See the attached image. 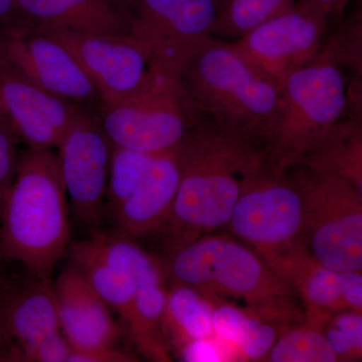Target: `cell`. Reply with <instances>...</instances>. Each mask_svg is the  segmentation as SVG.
Here are the masks:
<instances>
[{
  "mask_svg": "<svg viewBox=\"0 0 362 362\" xmlns=\"http://www.w3.org/2000/svg\"><path fill=\"white\" fill-rule=\"evenodd\" d=\"M176 152L180 185L164 226L171 251L228 225L245 183L268 166L263 149L202 114Z\"/></svg>",
  "mask_w": 362,
  "mask_h": 362,
  "instance_id": "cell-1",
  "label": "cell"
},
{
  "mask_svg": "<svg viewBox=\"0 0 362 362\" xmlns=\"http://www.w3.org/2000/svg\"><path fill=\"white\" fill-rule=\"evenodd\" d=\"M267 358L271 362L338 361L324 337L323 328L307 320L283 333Z\"/></svg>",
  "mask_w": 362,
  "mask_h": 362,
  "instance_id": "cell-24",
  "label": "cell"
},
{
  "mask_svg": "<svg viewBox=\"0 0 362 362\" xmlns=\"http://www.w3.org/2000/svg\"><path fill=\"white\" fill-rule=\"evenodd\" d=\"M340 295L347 310L361 313V271L337 272Z\"/></svg>",
  "mask_w": 362,
  "mask_h": 362,
  "instance_id": "cell-31",
  "label": "cell"
},
{
  "mask_svg": "<svg viewBox=\"0 0 362 362\" xmlns=\"http://www.w3.org/2000/svg\"><path fill=\"white\" fill-rule=\"evenodd\" d=\"M21 26L37 30L131 35L126 0H16Z\"/></svg>",
  "mask_w": 362,
  "mask_h": 362,
  "instance_id": "cell-16",
  "label": "cell"
},
{
  "mask_svg": "<svg viewBox=\"0 0 362 362\" xmlns=\"http://www.w3.org/2000/svg\"><path fill=\"white\" fill-rule=\"evenodd\" d=\"M130 33L156 61L180 70L197 45L213 35L223 0H126Z\"/></svg>",
  "mask_w": 362,
  "mask_h": 362,
  "instance_id": "cell-11",
  "label": "cell"
},
{
  "mask_svg": "<svg viewBox=\"0 0 362 362\" xmlns=\"http://www.w3.org/2000/svg\"><path fill=\"white\" fill-rule=\"evenodd\" d=\"M112 144L96 114L87 112L62 137L58 159L66 197L81 223L97 226L103 213Z\"/></svg>",
  "mask_w": 362,
  "mask_h": 362,
  "instance_id": "cell-13",
  "label": "cell"
},
{
  "mask_svg": "<svg viewBox=\"0 0 362 362\" xmlns=\"http://www.w3.org/2000/svg\"><path fill=\"white\" fill-rule=\"evenodd\" d=\"M334 49L338 62L343 68H349L356 77L362 75V18L357 11L338 32L328 39Z\"/></svg>",
  "mask_w": 362,
  "mask_h": 362,
  "instance_id": "cell-27",
  "label": "cell"
},
{
  "mask_svg": "<svg viewBox=\"0 0 362 362\" xmlns=\"http://www.w3.org/2000/svg\"><path fill=\"white\" fill-rule=\"evenodd\" d=\"M90 240L105 263L132 281L136 290L142 286L164 284V266L125 233H97Z\"/></svg>",
  "mask_w": 362,
  "mask_h": 362,
  "instance_id": "cell-23",
  "label": "cell"
},
{
  "mask_svg": "<svg viewBox=\"0 0 362 362\" xmlns=\"http://www.w3.org/2000/svg\"><path fill=\"white\" fill-rule=\"evenodd\" d=\"M96 115L112 146L156 153L177 149L199 113L178 71L157 62L144 87L122 101L100 105Z\"/></svg>",
  "mask_w": 362,
  "mask_h": 362,
  "instance_id": "cell-6",
  "label": "cell"
},
{
  "mask_svg": "<svg viewBox=\"0 0 362 362\" xmlns=\"http://www.w3.org/2000/svg\"><path fill=\"white\" fill-rule=\"evenodd\" d=\"M249 311L235 305L223 302L214 305L213 314L214 333L223 341L237 346L249 323Z\"/></svg>",
  "mask_w": 362,
  "mask_h": 362,
  "instance_id": "cell-28",
  "label": "cell"
},
{
  "mask_svg": "<svg viewBox=\"0 0 362 362\" xmlns=\"http://www.w3.org/2000/svg\"><path fill=\"white\" fill-rule=\"evenodd\" d=\"M70 343L62 331L18 349V362H68Z\"/></svg>",
  "mask_w": 362,
  "mask_h": 362,
  "instance_id": "cell-29",
  "label": "cell"
},
{
  "mask_svg": "<svg viewBox=\"0 0 362 362\" xmlns=\"http://www.w3.org/2000/svg\"><path fill=\"white\" fill-rule=\"evenodd\" d=\"M164 270L175 284L194 288L211 301L259 307L296 295L252 247L226 237L204 235L173 250Z\"/></svg>",
  "mask_w": 362,
  "mask_h": 362,
  "instance_id": "cell-5",
  "label": "cell"
},
{
  "mask_svg": "<svg viewBox=\"0 0 362 362\" xmlns=\"http://www.w3.org/2000/svg\"><path fill=\"white\" fill-rule=\"evenodd\" d=\"M40 32L52 35L71 52L96 89L101 104L132 96L148 82L157 64L151 49L132 35Z\"/></svg>",
  "mask_w": 362,
  "mask_h": 362,
  "instance_id": "cell-10",
  "label": "cell"
},
{
  "mask_svg": "<svg viewBox=\"0 0 362 362\" xmlns=\"http://www.w3.org/2000/svg\"><path fill=\"white\" fill-rule=\"evenodd\" d=\"M291 170L301 188L305 249L331 271H361V192L337 175L303 165Z\"/></svg>",
  "mask_w": 362,
  "mask_h": 362,
  "instance_id": "cell-7",
  "label": "cell"
},
{
  "mask_svg": "<svg viewBox=\"0 0 362 362\" xmlns=\"http://www.w3.org/2000/svg\"><path fill=\"white\" fill-rule=\"evenodd\" d=\"M0 57L54 96L88 110L99 109L101 102L90 78L71 52L52 35L26 26L0 28Z\"/></svg>",
  "mask_w": 362,
  "mask_h": 362,
  "instance_id": "cell-12",
  "label": "cell"
},
{
  "mask_svg": "<svg viewBox=\"0 0 362 362\" xmlns=\"http://www.w3.org/2000/svg\"><path fill=\"white\" fill-rule=\"evenodd\" d=\"M259 257L300 295L306 309V320L321 325L332 314L349 311L340 295L337 272L319 263L303 243Z\"/></svg>",
  "mask_w": 362,
  "mask_h": 362,
  "instance_id": "cell-19",
  "label": "cell"
},
{
  "mask_svg": "<svg viewBox=\"0 0 362 362\" xmlns=\"http://www.w3.org/2000/svg\"><path fill=\"white\" fill-rule=\"evenodd\" d=\"M59 327L71 349L115 346L120 331L110 307L73 264L52 284Z\"/></svg>",
  "mask_w": 362,
  "mask_h": 362,
  "instance_id": "cell-15",
  "label": "cell"
},
{
  "mask_svg": "<svg viewBox=\"0 0 362 362\" xmlns=\"http://www.w3.org/2000/svg\"><path fill=\"white\" fill-rule=\"evenodd\" d=\"M0 104L16 135L37 149L58 147L71 124L90 112L37 87L1 57Z\"/></svg>",
  "mask_w": 362,
  "mask_h": 362,
  "instance_id": "cell-14",
  "label": "cell"
},
{
  "mask_svg": "<svg viewBox=\"0 0 362 362\" xmlns=\"http://www.w3.org/2000/svg\"><path fill=\"white\" fill-rule=\"evenodd\" d=\"M138 361L135 356L115 349V346L99 349L71 350L68 362H133Z\"/></svg>",
  "mask_w": 362,
  "mask_h": 362,
  "instance_id": "cell-33",
  "label": "cell"
},
{
  "mask_svg": "<svg viewBox=\"0 0 362 362\" xmlns=\"http://www.w3.org/2000/svg\"><path fill=\"white\" fill-rule=\"evenodd\" d=\"M30 278L25 284L0 286V333L16 354L61 331L52 281Z\"/></svg>",
  "mask_w": 362,
  "mask_h": 362,
  "instance_id": "cell-18",
  "label": "cell"
},
{
  "mask_svg": "<svg viewBox=\"0 0 362 362\" xmlns=\"http://www.w3.org/2000/svg\"><path fill=\"white\" fill-rule=\"evenodd\" d=\"M68 250L71 264L110 309L116 311L128 329L135 319L136 287L132 281L105 263L90 240L71 242Z\"/></svg>",
  "mask_w": 362,
  "mask_h": 362,
  "instance_id": "cell-21",
  "label": "cell"
},
{
  "mask_svg": "<svg viewBox=\"0 0 362 362\" xmlns=\"http://www.w3.org/2000/svg\"><path fill=\"white\" fill-rule=\"evenodd\" d=\"M0 361L14 362L13 346L6 341L0 333Z\"/></svg>",
  "mask_w": 362,
  "mask_h": 362,
  "instance_id": "cell-36",
  "label": "cell"
},
{
  "mask_svg": "<svg viewBox=\"0 0 362 362\" xmlns=\"http://www.w3.org/2000/svg\"><path fill=\"white\" fill-rule=\"evenodd\" d=\"M213 338V337H211ZM211 338L195 339L185 343L177 349L183 361L218 362L225 361L218 345L211 341Z\"/></svg>",
  "mask_w": 362,
  "mask_h": 362,
  "instance_id": "cell-32",
  "label": "cell"
},
{
  "mask_svg": "<svg viewBox=\"0 0 362 362\" xmlns=\"http://www.w3.org/2000/svg\"><path fill=\"white\" fill-rule=\"evenodd\" d=\"M178 76L197 113L265 151L282 92L252 70L230 42L207 37L188 54Z\"/></svg>",
  "mask_w": 362,
  "mask_h": 362,
  "instance_id": "cell-2",
  "label": "cell"
},
{
  "mask_svg": "<svg viewBox=\"0 0 362 362\" xmlns=\"http://www.w3.org/2000/svg\"><path fill=\"white\" fill-rule=\"evenodd\" d=\"M21 26L16 0H0V28Z\"/></svg>",
  "mask_w": 362,
  "mask_h": 362,
  "instance_id": "cell-35",
  "label": "cell"
},
{
  "mask_svg": "<svg viewBox=\"0 0 362 362\" xmlns=\"http://www.w3.org/2000/svg\"><path fill=\"white\" fill-rule=\"evenodd\" d=\"M350 1L352 0H296V4L329 21L341 16Z\"/></svg>",
  "mask_w": 362,
  "mask_h": 362,
  "instance_id": "cell-34",
  "label": "cell"
},
{
  "mask_svg": "<svg viewBox=\"0 0 362 362\" xmlns=\"http://www.w3.org/2000/svg\"><path fill=\"white\" fill-rule=\"evenodd\" d=\"M157 153L112 147L106 190L112 214L140 187Z\"/></svg>",
  "mask_w": 362,
  "mask_h": 362,
  "instance_id": "cell-25",
  "label": "cell"
},
{
  "mask_svg": "<svg viewBox=\"0 0 362 362\" xmlns=\"http://www.w3.org/2000/svg\"><path fill=\"white\" fill-rule=\"evenodd\" d=\"M0 252L30 277L52 281L70 245L66 194L58 154L28 148L18 158L13 187L0 211Z\"/></svg>",
  "mask_w": 362,
  "mask_h": 362,
  "instance_id": "cell-3",
  "label": "cell"
},
{
  "mask_svg": "<svg viewBox=\"0 0 362 362\" xmlns=\"http://www.w3.org/2000/svg\"><path fill=\"white\" fill-rule=\"evenodd\" d=\"M327 23L323 16L295 4L232 45L252 70L282 90L287 78L321 51Z\"/></svg>",
  "mask_w": 362,
  "mask_h": 362,
  "instance_id": "cell-9",
  "label": "cell"
},
{
  "mask_svg": "<svg viewBox=\"0 0 362 362\" xmlns=\"http://www.w3.org/2000/svg\"><path fill=\"white\" fill-rule=\"evenodd\" d=\"M16 137L18 136L11 125L0 126V211L8 197L18 170Z\"/></svg>",
  "mask_w": 362,
  "mask_h": 362,
  "instance_id": "cell-30",
  "label": "cell"
},
{
  "mask_svg": "<svg viewBox=\"0 0 362 362\" xmlns=\"http://www.w3.org/2000/svg\"><path fill=\"white\" fill-rule=\"evenodd\" d=\"M302 211L296 176L268 165L245 183L226 226L262 256L302 244Z\"/></svg>",
  "mask_w": 362,
  "mask_h": 362,
  "instance_id": "cell-8",
  "label": "cell"
},
{
  "mask_svg": "<svg viewBox=\"0 0 362 362\" xmlns=\"http://www.w3.org/2000/svg\"><path fill=\"white\" fill-rule=\"evenodd\" d=\"M330 40L310 63L294 71L282 90L280 116L265 154L269 168L286 173L299 165L308 150L345 118L349 87Z\"/></svg>",
  "mask_w": 362,
  "mask_h": 362,
  "instance_id": "cell-4",
  "label": "cell"
},
{
  "mask_svg": "<svg viewBox=\"0 0 362 362\" xmlns=\"http://www.w3.org/2000/svg\"><path fill=\"white\" fill-rule=\"evenodd\" d=\"M180 180L176 149L158 152L140 187L113 213L121 232L139 238L163 228L173 211Z\"/></svg>",
  "mask_w": 362,
  "mask_h": 362,
  "instance_id": "cell-17",
  "label": "cell"
},
{
  "mask_svg": "<svg viewBox=\"0 0 362 362\" xmlns=\"http://www.w3.org/2000/svg\"><path fill=\"white\" fill-rule=\"evenodd\" d=\"M214 305L201 292L187 286L176 285L168 292L162 331L176 349L185 343L214 337Z\"/></svg>",
  "mask_w": 362,
  "mask_h": 362,
  "instance_id": "cell-22",
  "label": "cell"
},
{
  "mask_svg": "<svg viewBox=\"0 0 362 362\" xmlns=\"http://www.w3.org/2000/svg\"><path fill=\"white\" fill-rule=\"evenodd\" d=\"M6 125H11V123H9L8 118H7L6 112H4L1 104H0V126Z\"/></svg>",
  "mask_w": 362,
  "mask_h": 362,
  "instance_id": "cell-37",
  "label": "cell"
},
{
  "mask_svg": "<svg viewBox=\"0 0 362 362\" xmlns=\"http://www.w3.org/2000/svg\"><path fill=\"white\" fill-rule=\"evenodd\" d=\"M299 165L337 175L362 194L361 117H345L332 126L308 150Z\"/></svg>",
  "mask_w": 362,
  "mask_h": 362,
  "instance_id": "cell-20",
  "label": "cell"
},
{
  "mask_svg": "<svg viewBox=\"0 0 362 362\" xmlns=\"http://www.w3.org/2000/svg\"><path fill=\"white\" fill-rule=\"evenodd\" d=\"M296 0H223L214 35L239 39L243 35L284 13Z\"/></svg>",
  "mask_w": 362,
  "mask_h": 362,
  "instance_id": "cell-26",
  "label": "cell"
}]
</instances>
